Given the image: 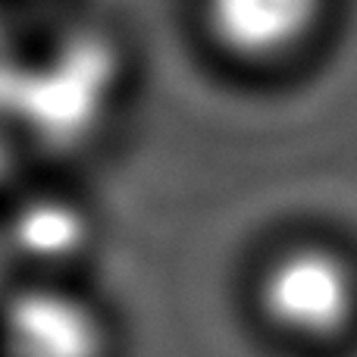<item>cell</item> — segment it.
<instances>
[{
  "label": "cell",
  "instance_id": "1",
  "mask_svg": "<svg viewBox=\"0 0 357 357\" xmlns=\"http://www.w3.org/2000/svg\"><path fill=\"white\" fill-rule=\"evenodd\" d=\"M123 91V54L100 29L63 31L29 47L6 123L44 151H79L107 129Z\"/></svg>",
  "mask_w": 357,
  "mask_h": 357
},
{
  "label": "cell",
  "instance_id": "2",
  "mask_svg": "<svg viewBox=\"0 0 357 357\" xmlns=\"http://www.w3.org/2000/svg\"><path fill=\"white\" fill-rule=\"evenodd\" d=\"M260 323L291 348H335L357 329V266L329 245H289L254 279Z\"/></svg>",
  "mask_w": 357,
  "mask_h": 357
},
{
  "label": "cell",
  "instance_id": "7",
  "mask_svg": "<svg viewBox=\"0 0 357 357\" xmlns=\"http://www.w3.org/2000/svg\"><path fill=\"white\" fill-rule=\"evenodd\" d=\"M6 276H10V266H6V257H3V248H0V298H3V291L10 289V282H6Z\"/></svg>",
  "mask_w": 357,
  "mask_h": 357
},
{
  "label": "cell",
  "instance_id": "5",
  "mask_svg": "<svg viewBox=\"0 0 357 357\" xmlns=\"http://www.w3.org/2000/svg\"><path fill=\"white\" fill-rule=\"evenodd\" d=\"M210 41L245 63L279 60L314 31L323 0H204Z\"/></svg>",
  "mask_w": 357,
  "mask_h": 357
},
{
  "label": "cell",
  "instance_id": "4",
  "mask_svg": "<svg viewBox=\"0 0 357 357\" xmlns=\"http://www.w3.org/2000/svg\"><path fill=\"white\" fill-rule=\"evenodd\" d=\"M98 222L82 201L38 191L16 201L0 220V248L10 273L25 282H69L73 270L91 257Z\"/></svg>",
  "mask_w": 357,
  "mask_h": 357
},
{
  "label": "cell",
  "instance_id": "3",
  "mask_svg": "<svg viewBox=\"0 0 357 357\" xmlns=\"http://www.w3.org/2000/svg\"><path fill=\"white\" fill-rule=\"evenodd\" d=\"M0 357H113L110 317L73 282H19L0 298Z\"/></svg>",
  "mask_w": 357,
  "mask_h": 357
},
{
  "label": "cell",
  "instance_id": "6",
  "mask_svg": "<svg viewBox=\"0 0 357 357\" xmlns=\"http://www.w3.org/2000/svg\"><path fill=\"white\" fill-rule=\"evenodd\" d=\"M25 54H29V47L19 41L16 31L0 16V119H6V110H10V100H13V91H16L19 73H22Z\"/></svg>",
  "mask_w": 357,
  "mask_h": 357
}]
</instances>
